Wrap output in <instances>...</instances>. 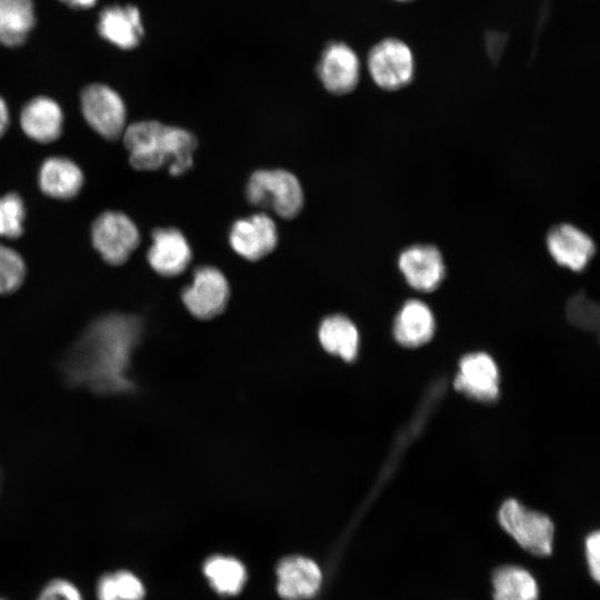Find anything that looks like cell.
Returning <instances> with one entry per match:
<instances>
[{
	"mask_svg": "<svg viewBox=\"0 0 600 600\" xmlns=\"http://www.w3.org/2000/svg\"><path fill=\"white\" fill-rule=\"evenodd\" d=\"M141 333L134 316L109 313L94 320L62 361L66 381L103 396L132 391L130 369Z\"/></svg>",
	"mask_w": 600,
	"mask_h": 600,
	"instance_id": "1",
	"label": "cell"
},
{
	"mask_svg": "<svg viewBox=\"0 0 600 600\" xmlns=\"http://www.w3.org/2000/svg\"><path fill=\"white\" fill-rule=\"evenodd\" d=\"M129 160L138 170H157L168 164L169 173L180 176L191 168L196 137L178 127L158 121H139L123 131Z\"/></svg>",
	"mask_w": 600,
	"mask_h": 600,
	"instance_id": "2",
	"label": "cell"
},
{
	"mask_svg": "<svg viewBox=\"0 0 600 600\" xmlns=\"http://www.w3.org/2000/svg\"><path fill=\"white\" fill-rule=\"evenodd\" d=\"M246 194L251 204L269 207L284 219L298 216L303 206V192L299 180L282 169L253 172L248 181Z\"/></svg>",
	"mask_w": 600,
	"mask_h": 600,
	"instance_id": "3",
	"label": "cell"
},
{
	"mask_svg": "<svg viewBox=\"0 0 600 600\" xmlns=\"http://www.w3.org/2000/svg\"><path fill=\"white\" fill-rule=\"evenodd\" d=\"M498 519L502 529L526 551L537 557H547L552 552L554 528L546 514L509 499L501 506Z\"/></svg>",
	"mask_w": 600,
	"mask_h": 600,
	"instance_id": "4",
	"label": "cell"
},
{
	"mask_svg": "<svg viewBox=\"0 0 600 600\" xmlns=\"http://www.w3.org/2000/svg\"><path fill=\"white\" fill-rule=\"evenodd\" d=\"M367 67L379 88L394 91L412 81L416 62L411 48L404 41L386 38L370 49Z\"/></svg>",
	"mask_w": 600,
	"mask_h": 600,
	"instance_id": "5",
	"label": "cell"
},
{
	"mask_svg": "<svg viewBox=\"0 0 600 600\" xmlns=\"http://www.w3.org/2000/svg\"><path fill=\"white\" fill-rule=\"evenodd\" d=\"M91 239L96 250L109 264L124 263L139 244V231L122 212L107 211L93 222Z\"/></svg>",
	"mask_w": 600,
	"mask_h": 600,
	"instance_id": "6",
	"label": "cell"
},
{
	"mask_svg": "<svg viewBox=\"0 0 600 600\" xmlns=\"http://www.w3.org/2000/svg\"><path fill=\"white\" fill-rule=\"evenodd\" d=\"M319 563L303 554L281 558L274 568V590L281 600H310L323 586Z\"/></svg>",
	"mask_w": 600,
	"mask_h": 600,
	"instance_id": "7",
	"label": "cell"
},
{
	"mask_svg": "<svg viewBox=\"0 0 600 600\" xmlns=\"http://www.w3.org/2000/svg\"><path fill=\"white\" fill-rule=\"evenodd\" d=\"M81 109L89 126L108 140L118 139L124 131L126 106L111 88L96 83L83 89Z\"/></svg>",
	"mask_w": 600,
	"mask_h": 600,
	"instance_id": "8",
	"label": "cell"
},
{
	"mask_svg": "<svg viewBox=\"0 0 600 600\" xmlns=\"http://www.w3.org/2000/svg\"><path fill=\"white\" fill-rule=\"evenodd\" d=\"M229 284L224 274L214 267H200L193 280L182 291V301L188 311L198 319L209 320L227 307Z\"/></svg>",
	"mask_w": 600,
	"mask_h": 600,
	"instance_id": "9",
	"label": "cell"
},
{
	"mask_svg": "<svg viewBox=\"0 0 600 600\" xmlns=\"http://www.w3.org/2000/svg\"><path fill=\"white\" fill-rule=\"evenodd\" d=\"M316 71L327 91L341 96L350 93L358 86L361 64L351 47L334 41L326 46Z\"/></svg>",
	"mask_w": 600,
	"mask_h": 600,
	"instance_id": "10",
	"label": "cell"
},
{
	"mask_svg": "<svg viewBox=\"0 0 600 600\" xmlns=\"http://www.w3.org/2000/svg\"><path fill=\"white\" fill-rule=\"evenodd\" d=\"M398 267L406 282L414 290L431 292L446 276L440 250L432 244H413L399 254Z\"/></svg>",
	"mask_w": 600,
	"mask_h": 600,
	"instance_id": "11",
	"label": "cell"
},
{
	"mask_svg": "<svg viewBox=\"0 0 600 600\" xmlns=\"http://www.w3.org/2000/svg\"><path fill=\"white\" fill-rule=\"evenodd\" d=\"M229 242L239 256L250 261L259 260L269 254L277 246L276 224L264 213L237 220L231 227Z\"/></svg>",
	"mask_w": 600,
	"mask_h": 600,
	"instance_id": "12",
	"label": "cell"
},
{
	"mask_svg": "<svg viewBox=\"0 0 600 600\" xmlns=\"http://www.w3.org/2000/svg\"><path fill=\"white\" fill-rule=\"evenodd\" d=\"M547 248L559 266L572 271H582L596 252L593 240L570 223H560L550 229L547 234Z\"/></svg>",
	"mask_w": 600,
	"mask_h": 600,
	"instance_id": "13",
	"label": "cell"
},
{
	"mask_svg": "<svg viewBox=\"0 0 600 600\" xmlns=\"http://www.w3.org/2000/svg\"><path fill=\"white\" fill-rule=\"evenodd\" d=\"M458 391L480 401H492L499 393V371L493 359L483 352L464 356L454 380Z\"/></svg>",
	"mask_w": 600,
	"mask_h": 600,
	"instance_id": "14",
	"label": "cell"
},
{
	"mask_svg": "<svg viewBox=\"0 0 600 600\" xmlns=\"http://www.w3.org/2000/svg\"><path fill=\"white\" fill-rule=\"evenodd\" d=\"M151 268L163 277L181 274L190 264L192 252L183 233L176 228H161L152 232L148 251Z\"/></svg>",
	"mask_w": 600,
	"mask_h": 600,
	"instance_id": "15",
	"label": "cell"
},
{
	"mask_svg": "<svg viewBox=\"0 0 600 600\" xmlns=\"http://www.w3.org/2000/svg\"><path fill=\"white\" fill-rule=\"evenodd\" d=\"M99 34L121 49L136 48L143 34L140 11L137 7L111 6L99 14Z\"/></svg>",
	"mask_w": 600,
	"mask_h": 600,
	"instance_id": "16",
	"label": "cell"
},
{
	"mask_svg": "<svg viewBox=\"0 0 600 600\" xmlns=\"http://www.w3.org/2000/svg\"><path fill=\"white\" fill-rule=\"evenodd\" d=\"M20 126L32 140L49 143L57 140L62 132L63 113L51 98L37 97L23 107Z\"/></svg>",
	"mask_w": 600,
	"mask_h": 600,
	"instance_id": "17",
	"label": "cell"
},
{
	"mask_svg": "<svg viewBox=\"0 0 600 600\" xmlns=\"http://www.w3.org/2000/svg\"><path fill=\"white\" fill-rule=\"evenodd\" d=\"M433 332L434 317L428 304L417 299L406 301L394 318V339L403 347L416 348L428 342Z\"/></svg>",
	"mask_w": 600,
	"mask_h": 600,
	"instance_id": "18",
	"label": "cell"
},
{
	"mask_svg": "<svg viewBox=\"0 0 600 600\" xmlns=\"http://www.w3.org/2000/svg\"><path fill=\"white\" fill-rule=\"evenodd\" d=\"M208 586L220 597L239 594L247 583L248 571L242 560L230 554H212L201 564Z\"/></svg>",
	"mask_w": 600,
	"mask_h": 600,
	"instance_id": "19",
	"label": "cell"
},
{
	"mask_svg": "<svg viewBox=\"0 0 600 600\" xmlns=\"http://www.w3.org/2000/svg\"><path fill=\"white\" fill-rule=\"evenodd\" d=\"M39 184L47 196L67 200L79 193L83 184V174L70 159L51 157L40 168Z\"/></svg>",
	"mask_w": 600,
	"mask_h": 600,
	"instance_id": "20",
	"label": "cell"
},
{
	"mask_svg": "<svg viewBox=\"0 0 600 600\" xmlns=\"http://www.w3.org/2000/svg\"><path fill=\"white\" fill-rule=\"evenodd\" d=\"M322 348L346 361L358 356L359 332L356 324L342 314H332L321 321L318 331Z\"/></svg>",
	"mask_w": 600,
	"mask_h": 600,
	"instance_id": "21",
	"label": "cell"
},
{
	"mask_svg": "<svg viewBox=\"0 0 600 600\" xmlns=\"http://www.w3.org/2000/svg\"><path fill=\"white\" fill-rule=\"evenodd\" d=\"M32 0H0V43L21 46L34 26Z\"/></svg>",
	"mask_w": 600,
	"mask_h": 600,
	"instance_id": "22",
	"label": "cell"
},
{
	"mask_svg": "<svg viewBox=\"0 0 600 600\" xmlns=\"http://www.w3.org/2000/svg\"><path fill=\"white\" fill-rule=\"evenodd\" d=\"M493 600H538V584L523 568L503 566L492 576Z\"/></svg>",
	"mask_w": 600,
	"mask_h": 600,
	"instance_id": "23",
	"label": "cell"
},
{
	"mask_svg": "<svg viewBox=\"0 0 600 600\" xmlns=\"http://www.w3.org/2000/svg\"><path fill=\"white\" fill-rule=\"evenodd\" d=\"M96 591L98 600H144L147 596L141 579L129 570L103 574Z\"/></svg>",
	"mask_w": 600,
	"mask_h": 600,
	"instance_id": "24",
	"label": "cell"
},
{
	"mask_svg": "<svg viewBox=\"0 0 600 600\" xmlns=\"http://www.w3.org/2000/svg\"><path fill=\"white\" fill-rule=\"evenodd\" d=\"M24 204L19 194L0 197V237L18 238L23 232Z\"/></svg>",
	"mask_w": 600,
	"mask_h": 600,
	"instance_id": "25",
	"label": "cell"
},
{
	"mask_svg": "<svg viewBox=\"0 0 600 600\" xmlns=\"http://www.w3.org/2000/svg\"><path fill=\"white\" fill-rule=\"evenodd\" d=\"M26 273L21 256L0 244V294L14 292L23 282Z\"/></svg>",
	"mask_w": 600,
	"mask_h": 600,
	"instance_id": "26",
	"label": "cell"
},
{
	"mask_svg": "<svg viewBox=\"0 0 600 600\" xmlns=\"http://www.w3.org/2000/svg\"><path fill=\"white\" fill-rule=\"evenodd\" d=\"M567 314L569 320L581 329L596 330L598 328V307L583 293L576 294L569 300Z\"/></svg>",
	"mask_w": 600,
	"mask_h": 600,
	"instance_id": "27",
	"label": "cell"
},
{
	"mask_svg": "<svg viewBox=\"0 0 600 600\" xmlns=\"http://www.w3.org/2000/svg\"><path fill=\"white\" fill-rule=\"evenodd\" d=\"M38 600H83L78 588L68 580L54 579L41 591Z\"/></svg>",
	"mask_w": 600,
	"mask_h": 600,
	"instance_id": "28",
	"label": "cell"
},
{
	"mask_svg": "<svg viewBox=\"0 0 600 600\" xmlns=\"http://www.w3.org/2000/svg\"><path fill=\"white\" fill-rule=\"evenodd\" d=\"M586 556L590 573L597 582L600 579V533L594 531L586 539Z\"/></svg>",
	"mask_w": 600,
	"mask_h": 600,
	"instance_id": "29",
	"label": "cell"
},
{
	"mask_svg": "<svg viewBox=\"0 0 600 600\" xmlns=\"http://www.w3.org/2000/svg\"><path fill=\"white\" fill-rule=\"evenodd\" d=\"M9 124V111L6 102L0 97V137L6 132Z\"/></svg>",
	"mask_w": 600,
	"mask_h": 600,
	"instance_id": "30",
	"label": "cell"
},
{
	"mask_svg": "<svg viewBox=\"0 0 600 600\" xmlns=\"http://www.w3.org/2000/svg\"><path fill=\"white\" fill-rule=\"evenodd\" d=\"M60 1L74 9H89L93 7L97 2V0H60Z\"/></svg>",
	"mask_w": 600,
	"mask_h": 600,
	"instance_id": "31",
	"label": "cell"
},
{
	"mask_svg": "<svg viewBox=\"0 0 600 600\" xmlns=\"http://www.w3.org/2000/svg\"><path fill=\"white\" fill-rule=\"evenodd\" d=\"M396 1H401V2H404V1H410V0H396Z\"/></svg>",
	"mask_w": 600,
	"mask_h": 600,
	"instance_id": "32",
	"label": "cell"
}]
</instances>
